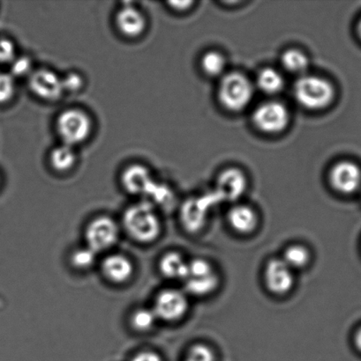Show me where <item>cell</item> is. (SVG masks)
Returning a JSON list of instances; mask_svg holds the SVG:
<instances>
[{
    "instance_id": "9a60e30c",
    "label": "cell",
    "mask_w": 361,
    "mask_h": 361,
    "mask_svg": "<svg viewBox=\"0 0 361 361\" xmlns=\"http://www.w3.org/2000/svg\"><path fill=\"white\" fill-rule=\"evenodd\" d=\"M102 271L109 281L122 284L132 278L134 264L129 258L123 255H111L102 261Z\"/></svg>"
},
{
    "instance_id": "44dd1931",
    "label": "cell",
    "mask_w": 361,
    "mask_h": 361,
    "mask_svg": "<svg viewBox=\"0 0 361 361\" xmlns=\"http://www.w3.org/2000/svg\"><path fill=\"white\" fill-rule=\"evenodd\" d=\"M283 67L289 73L303 74L309 67V59L300 49H289L281 56Z\"/></svg>"
},
{
    "instance_id": "484cf974",
    "label": "cell",
    "mask_w": 361,
    "mask_h": 361,
    "mask_svg": "<svg viewBox=\"0 0 361 361\" xmlns=\"http://www.w3.org/2000/svg\"><path fill=\"white\" fill-rule=\"evenodd\" d=\"M10 66V74L16 80L17 78H28L34 72L33 60L28 55L17 56Z\"/></svg>"
},
{
    "instance_id": "52a82bcc",
    "label": "cell",
    "mask_w": 361,
    "mask_h": 361,
    "mask_svg": "<svg viewBox=\"0 0 361 361\" xmlns=\"http://www.w3.org/2000/svg\"><path fill=\"white\" fill-rule=\"evenodd\" d=\"M119 226L112 219L101 216L90 221L85 231L87 247L95 253L111 249L118 242Z\"/></svg>"
},
{
    "instance_id": "d6986e66",
    "label": "cell",
    "mask_w": 361,
    "mask_h": 361,
    "mask_svg": "<svg viewBox=\"0 0 361 361\" xmlns=\"http://www.w3.org/2000/svg\"><path fill=\"white\" fill-rule=\"evenodd\" d=\"M159 269L166 278L184 281L189 270V263H187L182 255L170 252L162 257Z\"/></svg>"
},
{
    "instance_id": "5bb4252c",
    "label": "cell",
    "mask_w": 361,
    "mask_h": 361,
    "mask_svg": "<svg viewBox=\"0 0 361 361\" xmlns=\"http://www.w3.org/2000/svg\"><path fill=\"white\" fill-rule=\"evenodd\" d=\"M215 187L223 200L235 201L245 192L247 179L239 169L229 168L219 174Z\"/></svg>"
},
{
    "instance_id": "f546056e",
    "label": "cell",
    "mask_w": 361,
    "mask_h": 361,
    "mask_svg": "<svg viewBox=\"0 0 361 361\" xmlns=\"http://www.w3.org/2000/svg\"><path fill=\"white\" fill-rule=\"evenodd\" d=\"M17 56L16 44L7 37H0V63H12Z\"/></svg>"
},
{
    "instance_id": "e0dca14e",
    "label": "cell",
    "mask_w": 361,
    "mask_h": 361,
    "mask_svg": "<svg viewBox=\"0 0 361 361\" xmlns=\"http://www.w3.org/2000/svg\"><path fill=\"white\" fill-rule=\"evenodd\" d=\"M48 158L53 171L61 174L72 171L78 161L76 148L62 143L52 148Z\"/></svg>"
},
{
    "instance_id": "836d02e7",
    "label": "cell",
    "mask_w": 361,
    "mask_h": 361,
    "mask_svg": "<svg viewBox=\"0 0 361 361\" xmlns=\"http://www.w3.org/2000/svg\"><path fill=\"white\" fill-rule=\"evenodd\" d=\"M357 32H358L359 37L361 39V20L358 24V27H357Z\"/></svg>"
},
{
    "instance_id": "8fae6325",
    "label": "cell",
    "mask_w": 361,
    "mask_h": 361,
    "mask_svg": "<svg viewBox=\"0 0 361 361\" xmlns=\"http://www.w3.org/2000/svg\"><path fill=\"white\" fill-rule=\"evenodd\" d=\"M264 281L268 291L274 295H285L292 289L295 276L292 269L282 258H273L265 267Z\"/></svg>"
},
{
    "instance_id": "ac0fdd59",
    "label": "cell",
    "mask_w": 361,
    "mask_h": 361,
    "mask_svg": "<svg viewBox=\"0 0 361 361\" xmlns=\"http://www.w3.org/2000/svg\"><path fill=\"white\" fill-rule=\"evenodd\" d=\"M180 219L187 231L197 232L206 222V212L198 202L191 200L183 205L180 212Z\"/></svg>"
},
{
    "instance_id": "6da1fadb",
    "label": "cell",
    "mask_w": 361,
    "mask_h": 361,
    "mask_svg": "<svg viewBox=\"0 0 361 361\" xmlns=\"http://www.w3.org/2000/svg\"><path fill=\"white\" fill-rule=\"evenodd\" d=\"M126 231L136 242L150 243L161 233V221L155 207L147 201L131 205L123 216Z\"/></svg>"
},
{
    "instance_id": "5b68a950",
    "label": "cell",
    "mask_w": 361,
    "mask_h": 361,
    "mask_svg": "<svg viewBox=\"0 0 361 361\" xmlns=\"http://www.w3.org/2000/svg\"><path fill=\"white\" fill-rule=\"evenodd\" d=\"M183 281L191 295L206 296L218 288L219 276L208 261L196 259L189 263V270Z\"/></svg>"
},
{
    "instance_id": "4dcf8cb0",
    "label": "cell",
    "mask_w": 361,
    "mask_h": 361,
    "mask_svg": "<svg viewBox=\"0 0 361 361\" xmlns=\"http://www.w3.org/2000/svg\"><path fill=\"white\" fill-rule=\"evenodd\" d=\"M131 361H164L158 353L151 351H143L133 357Z\"/></svg>"
},
{
    "instance_id": "603a6c76",
    "label": "cell",
    "mask_w": 361,
    "mask_h": 361,
    "mask_svg": "<svg viewBox=\"0 0 361 361\" xmlns=\"http://www.w3.org/2000/svg\"><path fill=\"white\" fill-rule=\"evenodd\" d=\"M226 65L225 56L218 51L205 53L201 60V69L210 77L224 75Z\"/></svg>"
},
{
    "instance_id": "9c48e42d",
    "label": "cell",
    "mask_w": 361,
    "mask_h": 361,
    "mask_svg": "<svg viewBox=\"0 0 361 361\" xmlns=\"http://www.w3.org/2000/svg\"><path fill=\"white\" fill-rule=\"evenodd\" d=\"M158 319L176 322L182 319L189 310V300L182 291L167 289L162 291L155 300L153 309Z\"/></svg>"
},
{
    "instance_id": "ffe728a7",
    "label": "cell",
    "mask_w": 361,
    "mask_h": 361,
    "mask_svg": "<svg viewBox=\"0 0 361 361\" xmlns=\"http://www.w3.org/2000/svg\"><path fill=\"white\" fill-rule=\"evenodd\" d=\"M258 88L267 94L280 93L285 86L284 78L280 73L273 68L261 70L256 78Z\"/></svg>"
},
{
    "instance_id": "3957f363",
    "label": "cell",
    "mask_w": 361,
    "mask_h": 361,
    "mask_svg": "<svg viewBox=\"0 0 361 361\" xmlns=\"http://www.w3.org/2000/svg\"><path fill=\"white\" fill-rule=\"evenodd\" d=\"M295 100L310 111H321L334 101L335 90L332 84L323 77L304 75L293 87Z\"/></svg>"
},
{
    "instance_id": "7a4b0ae2",
    "label": "cell",
    "mask_w": 361,
    "mask_h": 361,
    "mask_svg": "<svg viewBox=\"0 0 361 361\" xmlns=\"http://www.w3.org/2000/svg\"><path fill=\"white\" fill-rule=\"evenodd\" d=\"M55 128L62 144L76 148L90 139L94 123L90 115L83 109L70 108L60 112Z\"/></svg>"
},
{
    "instance_id": "4fadbf2b",
    "label": "cell",
    "mask_w": 361,
    "mask_h": 361,
    "mask_svg": "<svg viewBox=\"0 0 361 361\" xmlns=\"http://www.w3.org/2000/svg\"><path fill=\"white\" fill-rule=\"evenodd\" d=\"M154 180L150 169L141 164L126 166L120 175V183L124 190L139 196H145Z\"/></svg>"
},
{
    "instance_id": "4316f807",
    "label": "cell",
    "mask_w": 361,
    "mask_h": 361,
    "mask_svg": "<svg viewBox=\"0 0 361 361\" xmlns=\"http://www.w3.org/2000/svg\"><path fill=\"white\" fill-rule=\"evenodd\" d=\"M95 257H97V253L86 247L84 249L74 251L71 257V262L73 267L79 270H86V269L93 267Z\"/></svg>"
},
{
    "instance_id": "7402d4cb",
    "label": "cell",
    "mask_w": 361,
    "mask_h": 361,
    "mask_svg": "<svg viewBox=\"0 0 361 361\" xmlns=\"http://www.w3.org/2000/svg\"><path fill=\"white\" fill-rule=\"evenodd\" d=\"M310 252L302 245H291L285 250L282 259L292 271L300 270L307 267L310 262Z\"/></svg>"
},
{
    "instance_id": "30bf717a",
    "label": "cell",
    "mask_w": 361,
    "mask_h": 361,
    "mask_svg": "<svg viewBox=\"0 0 361 361\" xmlns=\"http://www.w3.org/2000/svg\"><path fill=\"white\" fill-rule=\"evenodd\" d=\"M114 23L119 33L130 39L141 37L148 27L146 16L132 2L123 4L117 11Z\"/></svg>"
},
{
    "instance_id": "f1b7e54d",
    "label": "cell",
    "mask_w": 361,
    "mask_h": 361,
    "mask_svg": "<svg viewBox=\"0 0 361 361\" xmlns=\"http://www.w3.org/2000/svg\"><path fill=\"white\" fill-rule=\"evenodd\" d=\"M215 353L203 344L194 345L187 353L185 361H215Z\"/></svg>"
},
{
    "instance_id": "1f68e13d",
    "label": "cell",
    "mask_w": 361,
    "mask_h": 361,
    "mask_svg": "<svg viewBox=\"0 0 361 361\" xmlns=\"http://www.w3.org/2000/svg\"><path fill=\"white\" fill-rule=\"evenodd\" d=\"M192 1H172L168 2V5L171 9L176 11V12H184V11L189 10L191 6H193Z\"/></svg>"
},
{
    "instance_id": "cb8c5ba5",
    "label": "cell",
    "mask_w": 361,
    "mask_h": 361,
    "mask_svg": "<svg viewBox=\"0 0 361 361\" xmlns=\"http://www.w3.org/2000/svg\"><path fill=\"white\" fill-rule=\"evenodd\" d=\"M158 317L153 310L140 309L134 311L131 317V324L134 330L140 332L150 331L155 326Z\"/></svg>"
},
{
    "instance_id": "2e32d148",
    "label": "cell",
    "mask_w": 361,
    "mask_h": 361,
    "mask_svg": "<svg viewBox=\"0 0 361 361\" xmlns=\"http://www.w3.org/2000/svg\"><path fill=\"white\" fill-rule=\"evenodd\" d=\"M258 216L253 208L247 205H236L230 210L228 222L235 232L242 235H249L256 229Z\"/></svg>"
},
{
    "instance_id": "ba28073f",
    "label": "cell",
    "mask_w": 361,
    "mask_h": 361,
    "mask_svg": "<svg viewBox=\"0 0 361 361\" xmlns=\"http://www.w3.org/2000/svg\"><path fill=\"white\" fill-rule=\"evenodd\" d=\"M28 79V87L32 94L40 100L48 102H58L65 94L61 77L51 69L34 70Z\"/></svg>"
},
{
    "instance_id": "83f0119b",
    "label": "cell",
    "mask_w": 361,
    "mask_h": 361,
    "mask_svg": "<svg viewBox=\"0 0 361 361\" xmlns=\"http://www.w3.org/2000/svg\"><path fill=\"white\" fill-rule=\"evenodd\" d=\"M64 92L69 94L80 93L85 87V79L83 74L72 71L61 77Z\"/></svg>"
},
{
    "instance_id": "d4e9b609",
    "label": "cell",
    "mask_w": 361,
    "mask_h": 361,
    "mask_svg": "<svg viewBox=\"0 0 361 361\" xmlns=\"http://www.w3.org/2000/svg\"><path fill=\"white\" fill-rule=\"evenodd\" d=\"M16 79L10 73H0V105L9 104L16 94Z\"/></svg>"
},
{
    "instance_id": "8992f818",
    "label": "cell",
    "mask_w": 361,
    "mask_h": 361,
    "mask_svg": "<svg viewBox=\"0 0 361 361\" xmlns=\"http://www.w3.org/2000/svg\"><path fill=\"white\" fill-rule=\"evenodd\" d=\"M290 122V113L285 104L279 102H266L254 109L253 123L261 132L277 134L286 129Z\"/></svg>"
},
{
    "instance_id": "d6a6232c",
    "label": "cell",
    "mask_w": 361,
    "mask_h": 361,
    "mask_svg": "<svg viewBox=\"0 0 361 361\" xmlns=\"http://www.w3.org/2000/svg\"><path fill=\"white\" fill-rule=\"evenodd\" d=\"M355 343L357 348H358L361 351V328L360 329V331L357 332L355 337Z\"/></svg>"
},
{
    "instance_id": "277c9868",
    "label": "cell",
    "mask_w": 361,
    "mask_h": 361,
    "mask_svg": "<svg viewBox=\"0 0 361 361\" xmlns=\"http://www.w3.org/2000/svg\"><path fill=\"white\" fill-rule=\"evenodd\" d=\"M253 95V84L244 74L236 72L223 76L218 88V98L228 111H243L252 101Z\"/></svg>"
},
{
    "instance_id": "7c38bea8",
    "label": "cell",
    "mask_w": 361,
    "mask_h": 361,
    "mask_svg": "<svg viewBox=\"0 0 361 361\" xmlns=\"http://www.w3.org/2000/svg\"><path fill=\"white\" fill-rule=\"evenodd\" d=\"M329 179L338 192L352 194L361 185V171L352 161H341L332 167Z\"/></svg>"
}]
</instances>
